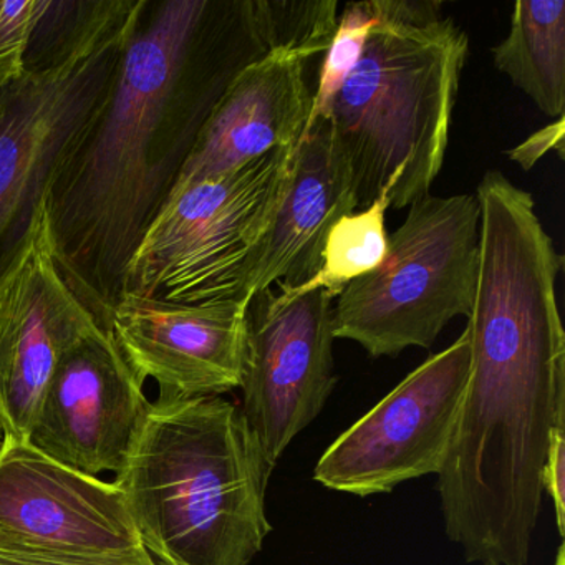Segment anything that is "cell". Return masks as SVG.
Returning a JSON list of instances; mask_svg holds the SVG:
<instances>
[{
	"mask_svg": "<svg viewBox=\"0 0 565 565\" xmlns=\"http://www.w3.org/2000/svg\"><path fill=\"white\" fill-rule=\"evenodd\" d=\"M469 362L465 330L343 431L320 456L313 479L333 491L369 498L409 479L439 475L465 398Z\"/></svg>",
	"mask_w": 565,
	"mask_h": 565,
	"instance_id": "cell-7",
	"label": "cell"
},
{
	"mask_svg": "<svg viewBox=\"0 0 565 565\" xmlns=\"http://www.w3.org/2000/svg\"><path fill=\"white\" fill-rule=\"evenodd\" d=\"M332 302L322 289H266L250 299L241 409L273 471L335 388Z\"/></svg>",
	"mask_w": 565,
	"mask_h": 565,
	"instance_id": "cell-8",
	"label": "cell"
},
{
	"mask_svg": "<svg viewBox=\"0 0 565 565\" xmlns=\"http://www.w3.org/2000/svg\"><path fill=\"white\" fill-rule=\"evenodd\" d=\"M98 329L94 313L62 276L44 211L28 254L0 289L2 436L31 439L58 363Z\"/></svg>",
	"mask_w": 565,
	"mask_h": 565,
	"instance_id": "cell-9",
	"label": "cell"
},
{
	"mask_svg": "<svg viewBox=\"0 0 565 565\" xmlns=\"http://www.w3.org/2000/svg\"><path fill=\"white\" fill-rule=\"evenodd\" d=\"M494 67L511 78L535 107L551 118L564 117L565 2L519 0L511 28L492 49Z\"/></svg>",
	"mask_w": 565,
	"mask_h": 565,
	"instance_id": "cell-15",
	"label": "cell"
},
{
	"mask_svg": "<svg viewBox=\"0 0 565 565\" xmlns=\"http://www.w3.org/2000/svg\"><path fill=\"white\" fill-rule=\"evenodd\" d=\"M143 386L111 333L95 330L58 363L29 441L87 475L117 472L150 403Z\"/></svg>",
	"mask_w": 565,
	"mask_h": 565,
	"instance_id": "cell-11",
	"label": "cell"
},
{
	"mask_svg": "<svg viewBox=\"0 0 565 565\" xmlns=\"http://www.w3.org/2000/svg\"><path fill=\"white\" fill-rule=\"evenodd\" d=\"M564 117L555 118L552 124L532 134L521 145L505 151V154L512 163L519 164V168L524 171L532 170L548 151H555L562 160L564 158Z\"/></svg>",
	"mask_w": 565,
	"mask_h": 565,
	"instance_id": "cell-23",
	"label": "cell"
},
{
	"mask_svg": "<svg viewBox=\"0 0 565 565\" xmlns=\"http://www.w3.org/2000/svg\"><path fill=\"white\" fill-rule=\"evenodd\" d=\"M0 531L75 554L143 547L115 482L9 436L0 439Z\"/></svg>",
	"mask_w": 565,
	"mask_h": 565,
	"instance_id": "cell-12",
	"label": "cell"
},
{
	"mask_svg": "<svg viewBox=\"0 0 565 565\" xmlns=\"http://www.w3.org/2000/svg\"><path fill=\"white\" fill-rule=\"evenodd\" d=\"M373 24H375V14L370 0L349 2L343 8L342 14L339 15L335 35L323 54L319 84L313 92L312 110H310L306 131L320 118H329L337 92L342 88L362 58Z\"/></svg>",
	"mask_w": 565,
	"mask_h": 565,
	"instance_id": "cell-19",
	"label": "cell"
},
{
	"mask_svg": "<svg viewBox=\"0 0 565 565\" xmlns=\"http://www.w3.org/2000/svg\"><path fill=\"white\" fill-rule=\"evenodd\" d=\"M481 210L476 194L428 196L409 204L388 236L382 266L353 280L332 309L333 339L370 356L429 349L475 302Z\"/></svg>",
	"mask_w": 565,
	"mask_h": 565,
	"instance_id": "cell-5",
	"label": "cell"
},
{
	"mask_svg": "<svg viewBox=\"0 0 565 565\" xmlns=\"http://www.w3.org/2000/svg\"><path fill=\"white\" fill-rule=\"evenodd\" d=\"M309 62L297 52L269 51L247 64L214 105L173 190L297 147L312 110Z\"/></svg>",
	"mask_w": 565,
	"mask_h": 565,
	"instance_id": "cell-13",
	"label": "cell"
},
{
	"mask_svg": "<svg viewBox=\"0 0 565 565\" xmlns=\"http://www.w3.org/2000/svg\"><path fill=\"white\" fill-rule=\"evenodd\" d=\"M296 147L171 191L135 250L124 294L173 303L244 300Z\"/></svg>",
	"mask_w": 565,
	"mask_h": 565,
	"instance_id": "cell-4",
	"label": "cell"
},
{
	"mask_svg": "<svg viewBox=\"0 0 565 565\" xmlns=\"http://www.w3.org/2000/svg\"><path fill=\"white\" fill-rule=\"evenodd\" d=\"M140 0H42L24 55L25 75L61 71L125 34Z\"/></svg>",
	"mask_w": 565,
	"mask_h": 565,
	"instance_id": "cell-16",
	"label": "cell"
},
{
	"mask_svg": "<svg viewBox=\"0 0 565 565\" xmlns=\"http://www.w3.org/2000/svg\"><path fill=\"white\" fill-rule=\"evenodd\" d=\"M390 191L385 190L365 210L343 214L327 234L319 273L296 292L322 289L333 300L347 286L382 266L388 253L385 216Z\"/></svg>",
	"mask_w": 565,
	"mask_h": 565,
	"instance_id": "cell-17",
	"label": "cell"
},
{
	"mask_svg": "<svg viewBox=\"0 0 565 565\" xmlns=\"http://www.w3.org/2000/svg\"><path fill=\"white\" fill-rule=\"evenodd\" d=\"M273 469L223 396L148 403L115 484L160 565H249L273 531Z\"/></svg>",
	"mask_w": 565,
	"mask_h": 565,
	"instance_id": "cell-2",
	"label": "cell"
},
{
	"mask_svg": "<svg viewBox=\"0 0 565 565\" xmlns=\"http://www.w3.org/2000/svg\"><path fill=\"white\" fill-rule=\"evenodd\" d=\"M250 0H140L110 97L45 198L62 276L110 333L128 264L234 77L266 54Z\"/></svg>",
	"mask_w": 565,
	"mask_h": 565,
	"instance_id": "cell-1",
	"label": "cell"
},
{
	"mask_svg": "<svg viewBox=\"0 0 565 565\" xmlns=\"http://www.w3.org/2000/svg\"><path fill=\"white\" fill-rule=\"evenodd\" d=\"M544 492L551 495L554 504L555 522L558 534L565 535V426H558L548 439L544 472H542Z\"/></svg>",
	"mask_w": 565,
	"mask_h": 565,
	"instance_id": "cell-22",
	"label": "cell"
},
{
	"mask_svg": "<svg viewBox=\"0 0 565 565\" xmlns=\"http://www.w3.org/2000/svg\"><path fill=\"white\" fill-rule=\"evenodd\" d=\"M244 300L173 303L124 294L110 333L141 383L154 380L160 395L223 396L239 388L246 359Z\"/></svg>",
	"mask_w": 565,
	"mask_h": 565,
	"instance_id": "cell-10",
	"label": "cell"
},
{
	"mask_svg": "<svg viewBox=\"0 0 565 565\" xmlns=\"http://www.w3.org/2000/svg\"><path fill=\"white\" fill-rule=\"evenodd\" d=\"M565 551L564 545L558 547L557 557H555V565H565Z\"/></svg>",
	"mask_w": 565,
	"mask_h": 565,
	"instance_id": "cell-24",
	"label": "cell"
},
{
	"mask_svg": "<svg viewBox=\"0 0 565 565\" xmlns=\"http://www.w3.org/2000/svg\"><path fill=\"white\" fill-rule=\"evenodd\" d=\"M0 439H2V431H0Z\"/></svg>",
	"mask_w": 565,
	"mask_h": 565,
	"instance_id": "cell-25",
	"label": "cell"
},
{
	"mask_svg": "<svg viewBox=\"0 0 565 565\" xmlns=\"http://www.w3.org/2000/svg\"><path fill=\"white\" fill-rule=\"evenodd\" d=\"M339 2L250 0L254 29L269 51H290L309 58L326 54L339 25Z\"/></svg>",
	"mask_w": 565,
	"mask_h": 565,
	"instance_id": "cell-18",
	"label": "cell"
},
{
	"mask_svg": "<svg viewBox=\"0 0 565 565\" xmlns=\"http://www.w3.org/2000/svg\"><path fill=\"white\" fill-rule=\"evenodd\" d=\"M359 207L355 183L333 138L329 118L317 120L297 143L289 180L273 224L254 259L244 299L266 289H297L322 264L327 234Z\"/></svg>",
	"mask_w": 565,
	"mask_h": 565,
	"instance_id": "cell-14",
	"label": "cell"
},
{
	"mask_svg": "<svg viewBox=\"0 0 565 565\" xmlns=\"http://www.w3.org/2000/svg\"><path fill=\"white\" fill-rule=\"evenodd\" d=\"M42 0H0V92L25 75L24 55Z\"/></svg>",
	"mask_w": 565,
	"mask_h": 565,
	"instance_id": "cell-21",
	"label": "cell"
},
{
	"mask_svg": "<svg viewBox=\"0 0 565 565\" xmlns=\"http://www.w3.org/2000/svg\"><path fill=\"white\" fill-rule=\"evenodd\" d=\"M375 24L333 98L329 120L359 210L390 191L403 210L441 173L469 54L466 32L436 0H370Z\"/></svg>",
	"mask_w": 565,
	"mask_h": 565,
	"instance_id": "cell-3",
	"label": "cell"
},
{
	"mask_svg": "<svg viewBox=\"0 0 565 565\" xmlns=\"http://www.w3.org/2000/svg\"><path fill=\"white\" fill-rule=\"evenodd\" d=\"M0 565H160L145 547L104 554H75L32 544L0 531Z\"/></svg>",
	"mask_w": 565,
	"mask_h": 565,
	"instance_id": "cell-20",
	"label": "cell"
},
{
	"mask_svg": "<svg viewBox=\"0 0 565 565\" xmlns=\"http://www.w3.org/2000/svg\"><path fill=\"white\" fill-rule=\"evenodd\" d=\"M124 35L0 92V289L34 241L55 173L110 97Z\"/></svg>",
	"mask_w": 565,
	"mask_h": 565,
	"instance_id": "cell-6",
	"label": "cell"
}]
</instances>
